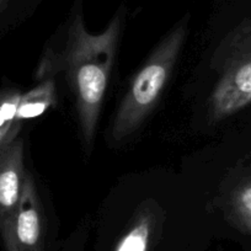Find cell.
Listing matches in <instances>:
<instances>
[{"label":"cell","mask_w":251,"mask_h":251,"mask_svg":"<svg viewBox=\"0 0 251 251\" xmlns=\"http://www.w3.org/2000/svg\"><path fill=\"white\" fill-rule=\"evenodd\" d=\"M6 0H0V8H1V6H3V4L5 3Z\"/></svg>","instance_id":"10"},{"label":"cell","mask_w":251,"mask_h":251,"mask_svg":"<svg viewBox=\"0 0 251 251\" xmlns=\"http://www.w3.org/2000/svg\"><path fill=\"white\" fill-rule=\"evenodd\" d=\"M153 226L154 214L147 209L137 217L128 231L118 241L115 251H147Z\"/></svg>","instance_id":"9"},{"label":"cell","mask_w":251,"mask_h":251,"mask_svg":"<svg viewBox=\"0 0 251 251\" xmlns=\"http://www.w3.org/2000/svg\"><path fill=\"white\" fill-rule=\"evenodd\" d=\"M187 18L182 19L160 41L132 79L113 120L111 129L113 141L131 137L155 107L187 38Z\"/></svg>","instance_id":"2"},{"label":"cell","mask_w":251,"mask_h":251,"mask_svg":"<svg viewBox=\"0 0 251 251\" xmlns=\"http://www.w3.org/2000/svg\"><path fill=\"white\" fill-rule=\"evenodd\" d=\"M226 214L236 229L251 235V176L244 178L231 190Z\"/></svg>","instance_id":"7"},{"label":"cell","mask_w":251,"mask_h":251,"mask_svg":"<svg viewBox=\"0 0 251 251\" xmlns=\"http://www.w3.org/2000/svg\"><path fill=\"white\" fill-rule=\"evenodd\" d=\"M25 175L24 142L15 139L0 148V231L10 224L18 211Z\"/></svg>","instance_id":"5"},{"label":"cell","mask_w":251,"mask_h":251,"mask_svg":"<svg viewBox=\"0 0 251 251\" xmlns=\"http://www.w3.org/2000/svg\"><path fill=\"white\" fill-rule=\"evenodd\" d=\"M6 251L45 250V223L35 181L26 173L18 211L13 221L0 231Z\"/></svg>","instance_id":"4"},{"label":"cell","mask_w":251,"mask_h":251,"mask_svg":"<svg viewBox=\"0 0 251 251\" xmlns=\"http://www.w3.org/2000/svg\"><path fill=\"white\" fill-rule=\"evenodd\" d=\"M213 59L218 80L207 106L209 120L217 123L251 105V19L224 37Z\"/></svg>","instance_id":"3"},{"label":"cell","mask_w":251,"mask_h":251,"mask_svg":"<svg viewBox=\"0 0 251 251\" xmlns=\"http://www.w3.org/2000/svg\"><path fill=\"white\" fill-rule=\"evenodd\" d=\"M55 103V86L50 79H46L28 93L21 95L18 107L19 125L23 127L26 120L38 117L43 115L50 107Z\"/></svg>","instance_id":"6"},{"label":"cell","mask_w":251,"mask_h":251,"mask_svg":"<svg viewBox=\"0 0 251 251\" xmlns=\"http://www.w3.org/2000/svg\"><path fill=\"white\" fill-rule=\"evenodd\" d=\"M23 94L13 88L0 90V148L18 139L21 126L19 125L18 107Z\"/></svg>","instance_id":"8"},{"label":"cell","mask_w":251,"mask_h":251,"mask_svg":"<svg viewBox=\"0 0 251 251\" xmlns=\"http://www.w3.org/2000/svg\"><path fill=\"white\" fill-rule=\"evenodd\" d=\"M122 28L120 15L113 16L105 31L89 32L80 9L74 11L66 48L54 55L58 63L43 60L38 71L55 66L64 69L76 102L79 125L85 149L93 147L99 116L107 89L108 78L115 63Z\"/></svg>","instance_id":"1"}]
</instances>
